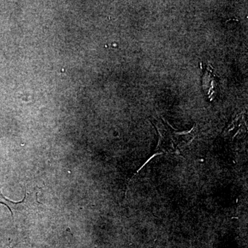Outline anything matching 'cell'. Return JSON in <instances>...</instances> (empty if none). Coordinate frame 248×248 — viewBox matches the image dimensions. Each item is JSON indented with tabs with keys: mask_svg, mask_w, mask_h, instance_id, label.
I'll return each mask as SVG.
<instances>
[{
	"mask_svg": "<svg viewBox=\"0 0 248 248\" xmlns=\"http://www.w3.org/2000/svg\"><path fill=\"white\" fill-rule=\"evenodd\" d=\"M153 123L159 134V151L168 153H177L190 143L195 137V127L189 131H177L159 117H153Z\"/></svg>",
	"mask_w": 248,
	"mask_h": 248,
	"instance_id": "1",
	"label": "cell"
},
{
	"mask_svg": "<svg viewBox=\"0 0 248 248\" xmlns=\"http://www.w3.org/2000/svg\"><path fill=\"white\" fill-rule=\"evenodd\" d=\"M218 81L217 77L213 73L212 68L207 67L204 70L202 77V87L205 95L208 97L210 101L213 100L217 94L218 88Z\"/></svg>",
	"mask_w": 248,
	"mask_h": 248,
	"instance_id": "2",
	"label": "cell"
},
{
	"mask_svg": "<svg viewBox=\"0 0 248 248\" xmlns=\"http://www.w3.org/2000/svg\"><path fill=\"white\" fill-rule=\"evenodd\" d=\"M0 203L4 204V205L7 206V208H9L10 211H11L13 218H14V213H13L12 207L15 205H17V204L19 203V202L17 203V202H12V201L6 199V197L2 195V192H1V185H0Z\"/></svg>",
	"mask_w": 248,
	"mask_h": 248,
	"instance_id": "3",
	"label": "cell"
}]
</instances>
